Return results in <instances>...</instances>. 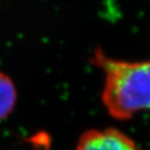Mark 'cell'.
Wrapping results in <instances>:
<instances>
[{
  "label": "cell",
  "instance_id": "6da1fadb",
  "mask_svg": "<svg viewBox=\"0 0 150 150\" xmlns=\"http://www.w3.org/2000/svg\"><path fill=\"white\" fill-rule=\"evenodd\" d=\"M93 63L103 73L101 101L110 117L125 121L150 112V59L124 61L97 49Z\"/></svg>",
  "mask_w": 150,
  "mask_h": 150
},
{
  "label": "cell",
  "instance_id": "7a4b0ae2",
  "mask_svg": "<svg viewBox=\"0 0 150 150\" xmlns=\"http://www.w3.org/2000/svg\"><path fill=\"white\" fill-rule=\"evenodd\" d=\"M75 150H143L130 137L117 128L90 129L78 139Z\"/></svg>",
  "mask_w": 150,
  "mask_h": 150
},
{
  "label": "cell",
  "instance_id": "3957f363",
  "mask_svg": "<svg viewBox=\"0 0 150 150\" xmlns=\"http://www.w3.org/2000/svg\"><path fill=\"white\" fill-rule=\"evenodd\" d=\"M17 93L11 78L0 73V120L4 119L15 108Z\"/></svg>",
  "mask_w": 150,
  "mask_h": 150
}]
</instances>
